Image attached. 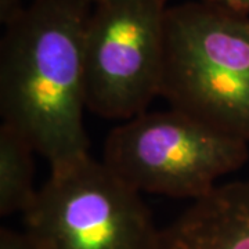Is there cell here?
Returning a JSON list of instances; mask_svg holds the SVG:
<instances>
[{
    "instance_id": "ba28073f",
    "label": "cell",
    "mask_w": 249,
    "mask_h": 249,
    "mask_svg": "<svg viewBox=\"0 0 249 249\" xmlns=\"http://www.w3.org/2000/svg\"><path fill=\"white\" fill-rule=\"evenodd\" d=\"M0 249H36L25 232H18L11 229H1Z\"/></svg>"
},
{
    "instance_id": "5b68a950",
    "label": "cell",
    "mask_w": 249,
    "mask_h": 249,
    "mask_svg": "<svg viewBox=\"0 0 249 249\" xmlns=\"http://www.w3.org/2000/svg\"><path fill=\"white\" fill-rule=\"evenodd\" d=\"M166 1L93 0L83 52L89 111L126 121L160 96Z\"/></svg>"
},
{
    "instance_id": "52a82bcc",
    "label": "cell",
    "mask_w": 249,
    "mask_h": 249,
    "mask_svg": "<svg viewBox=\"0 0 249 249\" xmlns=\"http://www.w3.org/2000/svg\"><path fill=\"white\" fill-rule=\"evenodd\" d=\"M37 154L24 136L9 124H0V214L25 213L36 199L34 184Z\"/></svg>"
},
{
    "instance_id": "7a4b0ae2",
    "label": "cell",
    "mask_w": 249,
    "mask_h": 249,
    "mask_svg": "<svg viewBox=\"0 0 249 249\" xmlns=\"http://www.w3.org/2000/svg\"><path fill=\"white\" fill-rule=\"evenodd\" d=\"M160 96L249 142V14L202 0L168 7Z\"/></svg>"
},
{
    "instance_id": "6da1fadb",
    "label": "cell",
    "mask_w": 249,
    "mask_h": 249,
    "mask_svg": "<svg viewBox=\"0 0 249 249\" xmlns=\"http://www.w3.org/2000/svg\"><path fill=\"white\" fill-rule=\"evenodd\" d=\"M93 0H32L4 27L0 115L50 165L89 155L85 32Z\"/></svg>"
},
{
    "instance_id": "8992f818",
    "label": "cell",
    "mask_w": 249,
    "mask_h": 249,
    "mask_svg": "<svg viewBox=\"0 0 249 249\" xmlns=\"http://www.w3.org/2000/svg\"><path fill=\"white\" fill-rule=\"evenodd\" d=\"M158 249H249V178L196 199L160 231Z\"/></svg>"
},
{
    "instance_id": "277c9868",
    "label": "cell",
    "mask_w": 249,
    "mask_h": 249,
    "mask_svg": "<svg viewBox=\"0 0 249 249\" xmlns=\"http://www.w3.org/2000/svg\"><path fill=\"white\" fill-rule=\"evenodd\" d=\"M24 226L36 249H158L160 234L142 194L90 155L50 169Z\"/></svg>"
},
{
    "instance_id": "3957f363",
    "label": "cell",
    "mask_w": 249,
    "mask_h": 249,
    "mask_svg": "<svg viewBox=\"0 0 249 249\" xmlns=\"http://www.w3.org/2000/svg\"><path fill=\"white\" fill-rule=\"evenodd\" d=\"M248 158V142L169 108L122 121L107 136L101 160L140 194L196 201Z\"/></svg>"
},
{
    "instance_id": "30bf717a",
    "label": "cell",
    "mask_w": 249,
    "mask_h": 249,
    "mask_svg": "<svg viewBox=\"0 0 249 249\" xmlns=\"http://www.w3.org/2000/svg\"><path fill=\"white\" fill-rule=\"evenodd\" d=\"M202 1L213 3L217 6L226 7V9H231L240 11V13L249 14V0H202Z\"/></svg>"
},
{
    "instance_id": "9c48e42d",
    "label": "cell",
    "mask_w": 249,
    "mask_h": 249,
    "mask_svg": "<svg viewBox=\"0 0 249 249\" xmlns=\"http://www.w3.org/2000/svg\"><path fill=\"white\" fill-rule=\"evenodd\" d=\"M24 0H0V21L4 27L13 22L25 10Z\"/></svg>"
}]
</instances>
